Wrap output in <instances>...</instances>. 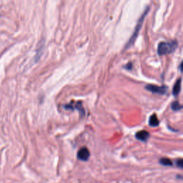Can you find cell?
<instances>
[{
    "label": "cell",
    "instance_id": "6",
    "mask_svg": "<svg viewBox=\"0 0 183 183\" xmlns=\"http://www.w3.org/2000/svg\"><path fill=\"white\" fill-rule=\"evenodd\" d=\"M135 137L142 142H147L150 137V133L146 130H140L135 134Z\"/></svg>",
    "mask_w": 183,
    "mask_h": 183
},
{
    "label": "cell",
    "instance_id": "4",
    "mask_svg": "<svg viewBox=\"0 0 183 183\" xmlns=\"http://www.w3.org/2000/svg\"><path fill=\"white\" fill-rule=\"evenodd\" d=\"M90 157V152L87 147L81 148L77 152V158L82 161H87Z\"/></svg>",
    "mask_w": 183,
    "mask_h": 183
},
{
    "label": "cell",
    "instance_id": "8",
    "mask_svg": "<svg viewBox=\"0 0 183 183\" xmlns=\"http://www.w3.org/2000/svg\"><path fill=\"white\" fill-rule=\"evenodd\" d=\"M181 81H182L181 79H177V82L175 84L174 87H173L172 93L173 95H174V96H177V95H178L179 93H180L181 90Z\"/></svg>",
    "mask_w": 183,
    "mask_h": 183
},
{
    "label": "cell",
    "instance_id": "5",
    "mask_svg": "<svg viewBox=\"0 0 183 183\" xmlns=\"http://www.w3.org/2000/svg\"><path fill=\"white\" fill-rule=\"evenodd\" d=\"M64 107L66 109V110H77L79 111L80 116L81 117H83L85 114V112L84 110L83 107L82 105L81 102H77V104H74V105H72V104H67V105H64Z\"/></svg>",
    "mask_w": 183,
    "mask_h": 183
},
{
    "label": "cell",
    "instance_id": "1",
    "mask_svg": "<svg viewBox=\"0 0 183 183\" xmlns=\"http://www.w3.org/2000/svg\"><path fill=\"white\" fill-rule=\"evenodd\" d=\"M177 47L176 42H160L157 47V53L159 55L169 54L175 51Z\"/></svg>",
    "mask_w": 183,
    "mask_h": 183
},
{
    "label": "cell",
    "instance_id": "7",
    "mask_svg": "<svg viewBox=\"0 0 183 183\" xmlns=\"http://www.w3.org/2000/svg\"><path fill=\"white\" fill-rule=\"evenodd\" d=\"M160 121L156 115V114H153L152 115L150 116V119H149V125L151 127H157L159 125Z\"/></svg>",
    "mask_w": 183,
    "mask_h": 183
},
{
    "label": "cell",
    "instance_id": "2",
    "mask_svg": "<svg viewBox=\"0 0 183 183\" xmlns=\"http://www.w3.org/2000/svg\"><path fill=\"white\" fill-rule=\"evenodd\" d=\"M149 11H150V8H149V7H147V8L146 9V10L144 11V12L142 14V17H140V20H139L138 22H137L136 28H135L134 33H133L132 35L131 36L130 39H129L128 43H127V45L125 47V48L127 49V48H128V47H130V46H132V45H133V44H134L135 41V40H136L137 37V35H138L139 32H140V30L141 29V28H142V25L143 22H144V18H145V17L147 16V13H148Z\"/></svg>",
    "mask_w": 183,
    "mask_h": 183
},
{
    "label": "cell",
    "instance_id": "9",
    "mask_svg": "<svg viewBox=\"0 0 183 183\" xmlns=\"http://www.w3.org/2000/svg\"><path fill=\"white\" fill-rule=\"evenodd\" d=\"M159 163L163 166H172L173 165L172 160H169V158H166V157H163L161 158V159H160Z\"/></svg>",
    "mask_w": 183,
    "mask_h": 183
},
{
    "label": "cell",
    "instance_id": "11",
    "mask_svg": "<svg viewBox=\"0 0 183 183\" xmlns=\"http://www.w3.org/2000/svg\"><path fill=\"white\" fill-rule=\"evenodd\" d=\"M175 165L177 167L179 168L182 169L183 168V160L182 158H180V159H177L175 160Z\"/></svg>",
    "mask_w": 183,
    "mask_h": 183
},
{
    "label": "cell",
    "instance_id": "3",
    "mask_svg": "<svg viewBox=\"0 0 183 183\" xmlns=\"http://www.w3.org/2000/svg\"><path fill=\"white\" fill-rule=\"evenodd\" d=\"M147 90L152 92V93L159 95H165L167 91V87L166 86H157L153 85H149L145 87Z\"/></svg>",
    "mask_w": 183,
    "mask_h": 183
},
{
    "label": "cell",
    "instance_id": "10",
    "mask_svg": "<svg viewBox=\"0 0 183 183\" xmlns=\"http://www.w3.org/2000/svg\"><path fill=\"white\" fill-rule=\"evenodd\" d=\"M171 108L172 110H174V111H179V110H182V106L177 101H175L172 103L171 104Z\"/></svg>",
    "mask_w": 183,
    "mask_h": 183
}]
</instances>
